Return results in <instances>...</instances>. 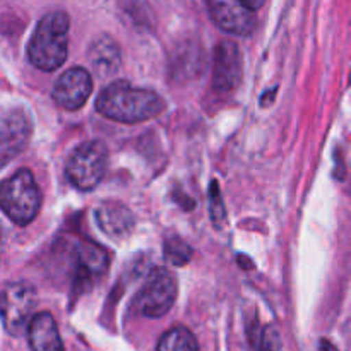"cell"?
<instances>
[{
  "mask_svg": "<svg viewBox=\"0 0 351 351\" xmlns=\"http://www.w3.org/2000/svg\"><path fill=\"white\" fill-rule=\"evenodd\" d=\"M96 110L99 115L115 122L139 123L160 115L165 110V101L151 89L117 81L99 93Z\"/></svg>",
  "mask_w": 351,
  "mask_h": 351,
  "instance_id": "obj_1",
  "label": "cell"
},
{
  "mask_svg": "<svg viewBox=\"0 0 351 351\" xmlns=\"http://www.w3.org/2000/svg\"><path fill=\"white\" fill-rule=\"evenodd\" d=\"M69 27L71 19L64 10L48 12L38 23L27 45V58L34 67L51 72L67 60Z\"/></svg>",
  "mask_w": 351,
  "mask_h": 351,
  "instance_id": "obj_2",
  "label": "cell"
},
{
  "mask_svg": "<svg viewBox=\"0 0 351 351\" xmlns=\"http://www.w3.org/2000/svg\"><path fill=\"white\" fill-rule=\"evenodd\" d=\"M0 206L7 218L19 226L29 225L36 218L41 208V191L29 170L21 168L3 180Z\"/></svg>",
  "mask_w": 351,
  "mask_h": 351,
  "instance_id": "obj_3",
  "label": "cell"
},
{
  "mask_svg": "<svg viewBox=\"0 0 351 351\" xmlns=\"http://www.w3.org/2000/svg\"><path fill=\"white\" fill-rule=\"evenodd\" d=\"M177 293L178 285L173 274L165 267H156L151 271L143 288L137 291L132 307L144 317H163L173 307Z\"/></svg>",
  "mask_w": 351,
  "mask_h": 351,
  "instance_id": "obj_4",
  "label": "cell"
},
{
  "mask_svg": "<svg viewBox=\"0 0 351 351\" xmlns=\"http://www.w3.org/2000/svg\"><path fill=\"white\" fill-rule=\"evenodd\" d=\"M108 151L101 141H88L72 151L67 163V178L75 189L89 192L103 180Z\"/></svg>",
  "mask_w": 351,
  "mask_h": 351,
  "instance_id": "obj_5",
  "label": "cell"
},
{
  "mask_svg": "<svg viewBox=\"0 0 351 351\" xmlns=\"http://www.w3.org/2000/svg\"><path fill=\"white\" fill-rule=\"evenodd\" d=\"M36 291L31 285L16 281V283H7L3 288L2 300V314L3 326L7 332L12 336L23 335L24 329L29 328L33 321V311L36 307Z\"/></svg>",
  "mask_w": 351,
  "mask_h": 351,
  "instance_id": "obj_6",
  "label": "cell"
},
{
  "mask_svg": "<svg viewBox=\"0 0 351 351\" xmlns=\"http://www.w3.org/2000/svg\"><path fill=\"white\" fill-rule=\"evenodd\" d=\"M211 19L219 29L237 36H249L256 29V14L243 0H206Z\"/></svg>",
  "mask_w": 351,
  "mask_h": 351,
  "instance_id": "obj_7",
  "label": "cell"
},
{
  "mask_svg": "<svg viewBox=\"0 0 351 351\" xmlns=\"http://www.w3.org/2000/svg\"><path fill=\"white\" fill-rule=\"evenodd\" d=\"M93 93V79L86 69L72 67L58 77L53 88V101L64 110H79Z\"/></svg>",
  "mask_w": 351,
  "mask_h": 351,
  "instance_id": "obj_8",
  "label": "cell"
},
{
  "mask_svg": "<svg viewBox=\"0 0 351 351\" xmlns=\"http://www.w3.org/2000/svg\"><path fill=\"white\" fill-rule=\"evenodd\" d=\"M108 269V254L93 242H82L74 250V285L77 290L93 287Z\"/></svg>",
  "mask_w": 351,
  "mask_h": 351,
  "instance_id": "obj_9",
  "label": "cell"
},
{
  "mask_svg": "<svg viewBox=\"0 0 351 351\" xmlns=\"http://www.w3.org/2000/svg\"><path fill=\"white\" fill-rule=\"evenodd\" d=\"M242 79V55L239 45L233 41H221L215 51L213 86L218 93H230Z\"/></svg>",
  "mask_w": 351,
  "mask_h": 351,
  "instance_id": "obj_10",
  "label": "cell"
},
{
  "mask_svg": "<svg viewBox=\"0 0 351 351\" xmlns=\"http://www.w3.org/2000/svg\"><path fill=\"white\" fill-rule=\"evenodd\" d=\"M29 136L31 122L23 110L14 108L3 113L2 130H0V151H2L3 165L9 163L26 147Z\"/></svg>",
  "mask_w": 351,
  "mask_h": 351,
  "instance_id": "obj_11",
  "label": "cell"
},
{
  "mask_svg": "<svg viewBox=\"0 0 351 351\" xmlns=\"http://www.w3.org/2000/svg\"><path fill=\"white\" fill-rule=\"evenodd\" d=\"M27 339L33 351H65L57 322L50 312H40L27 328Z\"/></svg>",
  "mask_w": 351,
  "mask_h": 351,
  "instance_id": "obj_12",
  "label": "cell"
},
{
  "mask_svg": "<svg viewBox=\"0 0 351 351\" xmlns=\"http://www.w3.org/2000/svg\"><path fill=\"white\" fill-rule=\"evenodd\" d=\"M96 221L99 228L112 239H123L134 230V216L129 208L120 202H103L96 209Z\"/></svg>",
  "mask_w": 351,
  "mask_h": 351,
  "instance_id": "obj_13",
  "label": "cell"
},
{
  "mask_svg": "<svg viewBox=\"0 0 351 351\" xmlns=\"http://www.w3.org/2000/svg\"><path fill=\"white\" fill-rule=\"evenodd\" d=\"M89 62L93 71L99 75H110L119 71L120 50L115 41L108 36H101L93 41L89 48Z\"/></svg>",
  "mask_w": 351,
  "mask_h": 351,
  "instance_id": "obj_14",
  "label": "cell"
},
{
  "mask_svg": "<svg viewBox=\"0 0 351 351\" xmlns=\"http://www.w3.org/2000/svg\"><path fill=\"white\" fill-rule=\"evenodd\" d=\"M158 351H199L195 336L184 326H175L161 336Z\"/></svg>",
  "mask_w": 351,
  "mask_h": 351,
  "instance_id": "obj_15",
  "label": "cell"
},
{
  "mask_svg": "<svg viewBox=\"0 0 351 351\" xmlns=\"http://www.w3.org/2000/svg\"><path fill=\"white\" fill-rule=\"evenodd\" d=\"M165 257L175 266H185L192 257V249L178 237H171L163 245Z\"/></svg>",
  "mask_w": 351,
  "mask_h": 351,
  "instance_id": "obj_16",
  "label": "cell"
},
{
  "mask_svg": "<svg viewBox=\"0 0 351 351\" xmlns=\"http://www.w3.org/2000/svg\"><path fill=\"white\" fill-rule=\"evenodd\" d=\"M211 216L215 219V223L218 225V219L219 223L225 221V206H223V199L219 191L216 189V184L213 182L211 184Z\"/></svg>",
  "mask_w": 351,
  "mask_h": 351,
  "instance_id": "obj_17",
  "label": "cell"
},
{
  "mask_svg": "<svg viewBox=\"0 0 351 351\" xmlns=\"http://www.w3.org/2000/svg\"><path fill=\"white\" fill-rule=\"evenodd\" d=\"M261 346H263V351H281L278 332L274 329H266L263 332V338H261Z\"/></svg>",
  "mask_w": 351,
  "mask_h": 351,
  "instance_id": "obj_18",
  "label": "cell"
},
{
  "mask_svg": "<svg viewBox=\"0 0 351 351\" xmlns=\"http://www.w3.org/2000/svg\"><path fill=\"white\" fill-rule=\"evenodd\" d=\"M243 3H245L247 7H250L252 10H257L266 3V0H243Z\"/></svg>",
  "mask_w": 351,
  "mask_h": 351,
  "instance_id": "obj_19",
  "label": "cell"
},
{
  "mask_svg": "<svg viewBox=\"0 0 351 351\" xmlns=\"http://www.w3.org/2000/svg\"><path fill=\"white\" fill-rule=\"evenodd\" d=\"M321 351H338L335 348V345L332 343H329L328 339H322L321 341Z\"/></svg>",
  "mask_w": 351,
  "mask_h": 351,
  "instance_id": "obj_20",
  "label": "cell"
}]
</instances>
